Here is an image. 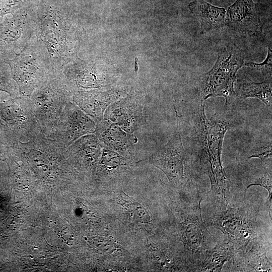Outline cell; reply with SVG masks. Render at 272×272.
<instances>
[{"label":"cell","instance_id":"cell-1","mask_svg":"<svg viewBox=\"0 0 272 272\" xmlns=\"http://www.w3.org/2000/svg\"><path fill=\"white\" fill-rule=\"evenodd\" d=\"M196 136L200 163L211 184L210 192L228 203L229 191L226 174L221 162L223 139L229 127L226 120L216 118L209 120L205 112V103L200 102L195 114Z\"/></svg>","mask_w":272,"mask_h":272},{"label":"cell","instance_id":"cell-2","mask_svg":"<svg viewBox=\"0 0 272 272\" xmlns=\"http://www.w3.org/2000/svg\"><path fill=\"white\" fill-rule=\"evenodd\" d=\"M73 87L65 77L51 73L29 96L42 133L52 139L57 121L66 104L73 101Z\"/></svg>","mask_w":272,"mask_h":272},{"label":"cell","instance_id":"cell-3","mask_svg":"<svg viewBox=\"0 0 272 272\" xmlns=\"http://www.w3.org/2000/svg\"><path fill=\"white\" fill-rule=\"evenodd\" d=\"M244 62L243 54L236 46L222 50L213 67L198 78L200 102L205 103L210 97L222 96L225 99V107L230 105L236 97L234 88L236 74Z\"/></svg>","mask_w":272,"mask_h":272},{"label":"cell","instance_id":"cell-4","mask_svg":"<svg viewBox=\"0 0 272 272\" xmlns=\"http://www.w3.org/2000/svg\"><path fill=\"white\" fill-rule=\"evenodd\" d=\"M190 160L184 148L177 124L176 132L168 142L149 158L141 161L159 169L172 185L179 187L185 184L190 178Z\"/></svg>","mask_w":272,"mask_h":272},{"label":"cell","instance_id":"cell-5","mask_svg":"<svg viewBox=\"0 0 272 272\" xmlns=\"http://www.w3.org/2000/svg\"><path fill=\"white\" fill-rule=\"evenodd\" d=\"M2 112L15 142H27L42 133L29 97L15 98L3 106Z\"/></svg>","mask_w":272,"mask_h":272},{"label":"cell","instance_id":"cell-6","mask_svg":"<svg viewBox=\"0 0 272 272\" xmlns=\"http://www.w3.org/2000/svg\"><path fill=\"white\" fill-rule=\"evenodd\" d=\"M95 122L73 101L68 102L54 127L52 139L67 148L81 137L95 133Z\"/></svg>","mask_w":272,"mask_h":272},{"label":"cell","instance_id":"cell-7","mask_svg":"<svg viewBox=\"0 0 272 272\" xmlns=\"http://www.w3.org/2000/svg\"><path fill=\"white\" fill-rule=\"evenodd\" d=\"M103 119L117 124L128 133H133L144 124L146 116L142 101L130 94L110 105L104 112Z\"/></svg>","mask_w":272,"mask_h":272},{"label":"cell","instance_id":"cell-8","mask_svg":"<svg viewBox=\"0 0 272 272\" xmlns=\"http://www.w3.org/2000/svg\"><path fill=\"white\" fill-rule=\"evenodd\" d=\"M189 208L182 223V233L187 249L192 257H201V254H208L211 237L203 221L201 214L200 202Z\"/></svg>","mask_w":272,"mask_h":272},{"label":"cell","instance_id":"cell-9","mask_svg":"<svg viewBox=\"0 0 272 272\" xmlns=\"http://www.w3.org/2000/svg\"><path fill=\"white\" fill-rule=\"evenodd\" d=\"M216 217L212 225L239 246L247 245L254 237L253 220L246 212L230 208L222 211Z\"/></svg>","mask_w":272,"mask_h":272},{"label":"cell","instance_id":"cell-10","mask_svg":"<svg viewBox=\"0 0 272 272\" xmlns=\"http://www.w3.org/2000/svg\"><path fill=\"white\" fill-rule=\"evenodd\" d=\"M226 24L230 29L250 35L262 33L258 7L253 0H236L226 12Z\"/></svg>","mask_w":272,"mask_h":272},{"label":"cell","instance_id":"cell-11","mask_svg":"<svg viewBox=\"0 0 272 272\" xmlns=\"http://www.w3.org/2000/svg\"><path fill=\"white\" fill-rule=\"evenodd\" d=\"M14 79L17 82L21 96L29 97L37 85L50 72H48L30 56L18 55L7 61Z\"/></svg>","mask_w":272,"mask_h":272},{"label":"cell","instance_id":"cell-12","mask_svg":"<svg viewBox=\"0 0 272 272\" xmlns=\"http://www.w3.org/2000/svg\"><path fill=\"white\" fill-rule=\"evenodd\" d=\"M95 134L103 148L130 158L137 138L117 124L103 119L96 124Z\"/></svg>","mask_w":272,"mask_h":272},{"label":"cell","instance_id":"cell-13","mask_svg":"<svg viewBox=\"0 0 272 272\" xmlns=\"http://www.w3.org/2000/svg\"><path fill=\"white\" fill-rule=\"evenodd\" d=\"M122 95V90H112L106 92L81 91L75 93L73 101L96 123L103 119L107 107Z\"/></svg>","mask_w":272,"mask_h":272},{"label":"cell","instance_id":"cell-14","mask_svg":"<svg viewBox=\"0 0 272 272\" xmlns=\"http://www.w3.org/2000/svg\"><path fill=\"white\" fill-rule=\"evenodd\" d=\"M102 147L95 133L84 135L72 144L65 151L67 160L91 169L99 160Z\"/></svg>","mask_w":272,"mask_h":272},{"label":"cell","instance_id":"cell-15","mask_svg":"<svg viewBox=\"0 0 272 272\" xmlns=\"http://www.w3.org/2000/svg\"><path fill=\"white\" fill-rule=\"evenodd\" d=\"M192 16L199 22L202 33L221 29L226 24L227 11L205 0H193L188 5Z\"/></svg>","mask_w":272,"mask_h":272},{"label":"cell","instance_id":"cell-16","mask_svg":"<svg viewBox=\"0 0 272 272\" xmlns=\"http://www.w3.org/2000/svg\"><path fill=\"white\" fill-rule=\"evenodd\" d=\"M236 96L244 99L249 97L258 99L268 106H271V78L261 82H255L247 78L237 80Z\"/></svg>","mask_w":272,"mask_h":272},{"label":"cell","instance_id":"cell-17","mask_svg":"<svg viewBox=\"0 0 272 272\" xmlns=\"http://www.w3.org/2000/svg\"><path fill=\"white\" fill-rule=\"evenodd\" d=\"M117 202L123 207L127 211L132 220L142 223H148L151 218L146 209L139 202L135 201L121 191L116 198Z\"/></svg>","mask_w":272,"mask_h":272},{"label":"cell","instance_id":"cell-18","mask_svg":"<svg viewBox=\"0 0 272 272\" xmlns=\"http://www.w3.org/2000/svg\"><path fill=\"white\" fill-rule=\"evenodd\" d=\"M244 65L260 72L266 79L271 78L272 53L270 48L268 47L266 57L262 63L245 62Z\"/></svg>","mask_w":272,"mask_h":272},{"label":"cell","instance_id":"cell-19","mask_svg":"<svg viewBox=\"0 0 272 272\" xmlns=\"http://www.w3.org/2000/svg\"><path fill=\"white\" fill-rule=\"evenodd\" d=\"M253 185H259L265 188L268 191V195L266 199V206L268 213L270 215V218L271 219V173H267L263 175L262 176L258 178L254 182L249 184L246 187V189Z\"/></svg>","mask_w":272,"mask_h":272},{"label":"cell","instance_id":"cell-20","mask_svg":"<svg viewBox=\"0 0 272 272\" xmlns=\"http://www.w3.org/2000/svg\"><path fill=\"white\" fill-rule=\"evenodd\" d=\"M252 157H257L259 158L263 162L271 158V144L267 146L260 148L249 157V158Z\"/></svg>","mask_w":272,"mask_h":272},{"label":"cell","instance_id":"cell-21","mask_svg":"<svg viewBox=\"0 0 272 272\" xmlns=\"http://www.w3.org/2000/svg\"><path fill=\"white\" fill-rule=\"evenodd\" d=\"M9 80L0 70V90L9 91Z\"/></svg>","mask_w":272,"mask_h":272}]
</instances>
